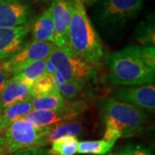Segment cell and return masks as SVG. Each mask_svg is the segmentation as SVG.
Wrapping results in <instances>:
<instances>
[{"instance_id":"6da1fadb","label":"cell","mask_w":155,"mask_h":155,"mask_svg":"<svg viewBox=\"0 0 155 155\" xmlns=\"http://www.w3.org/2000/svg\"><path fill=\"white\" fill-rule=\"evenodd\" d=\"M104 63L113 84L133 86L154 82V47L127 46L108 54Z\"/></svg>"},{"instance_id":"7a4b0ae2","label":"cell","mask_w":155,"mask_h":155,"mask_svg":"<svg viewBox=\"0 0 155 155\" xmlns=\"http://www.w3.org/2000/svg\"><path fill=\"white\" fill-rule=\"evenodd\" d=\"M69 48L84 61L94 67L103 66L104 51L99 35L90 20L82 0H71Z\"/></svg>"},{"instance_id":"3957f363","label":"cell","mask_w":155,"mask_h":155,"mask_svg":"<svg viewBox=\"0 0 155 155\" xmlns=\"http://www.w3.org/2000/svg\"><path fill=\"white\" fill-rule=\"evenodd\" d=\"M104 122H109L119 130L122 138L134 136L145 128L148 116L136 106L108 97L102 103Z\"/></svg>"},{"instance_id":"277c9868","label":"cell","mask_w":155,"mask_h":155,"mask_svg":"<svg viewBox=\"0 0 155 155\" xmlns=\"http://www.w3.org/2000/svg\"><path fill=\"white\" fill-rule=\"evenodd\" d=\"M51 127H37L23 119L17 120L0 130V148L4 155H11L21 150L46 147L45 135Z\"/></svg>"},{"instance_id":"5b68a950","label":"cell","mask_w":155,"mask_h":155,"mask_svg":"<svg viewBox=\"0 0 155 155\" xmlns=\"http://www.w3.org/2000/svg\"><path fill=\"white\" fill-rule=\"evenodd\" d=\"M144 0H102L95 11L96 21L102 28L117 31L139 15Z\"/></svg>"},{"instance_id":"8992f818","label":"cell","mask_w":155,"mask_h":155,"mask_svg":"<svg viewBox=\"0 0 155 155\" xmlns=\"http://www.w3.org/2000/svg\"><path fill=\"white\" fill-rule=\"evenodd\" d=\"M48 60L54 66L56 70L62 74L66 82H88L89 80L97 77L95 67L80 59L70 49V48H60L54 47Z\"/></svg>"},{"instance_id":"52a82bcc","label":"cell","mask_w":155,"mask_h":155,"mask_svg":"<svg viewBox=\"0 0 155 155\" xmlns=\"http://www.w3.org/2000/svg\"><path fill=\"white\" fill-rule=\"evenodd\" d=\"M54 47L51 42L31 41L26 42L11 59L2 62V65L13 76L35 61L48 59Z\"/></svg>"},{"instance_id":"ba28073f","label":"cell","mask_w":155,"mask_h":155,"mask_svg":"<svg viewBox=\"0 0 155 155\" xmlns=\"http://www.w3.org/2000/svg\"><path fill=\"white\" fill-rule=\"evenodd\" d=\"M84 103L80 100L67 102V107L59 110H32L22 119L37 127H54L76 119L84 108Z\"/></svg>"},{"instance_id":"9c48e42d","label":"cell","mask_w":155,"mask_h":155,"mask_svg":"<svg viewBox=\"0 0 155 155\" xmlns=\"http://www.w3.org/2000/svg\"><path fill=\"white\" fill-rule=\"evenodd\" d=\"M113 98L133 104L141 110L154 111V84L124 86L116 90L113 93Z\"/></svg>"},{"instance_id":"30bf717a","label":"cell","mask_w":155,"mask_h":155,"mask_svg":"<svg viewBox=\"0 0 155 155\" xmlns=\"http://www.w3.org/2000/svg\"><path fill=\"white\" fill-rule=\"evenodd\" d=\"M31 14L28 0H0V28H14L28 23Z\"/></svg>"},{"instance_id":"8fae6325","label":"cell","mask_w":155,"mask_h":155,"mask_svg":"<svg viewBox=\"0 0 155 155\" xmlns=\"http://www.w3.org/2000/svg\"><path fill=\"white\" fill-rule=\"evenodd\" d=\"M50 11L54 26V46L60 48H69L68 30L71 22V0H52Z\"/></svg>"},{"instance_id":"7c38bea8","label":"cell","mask_w":155,"mask_h":155,"mask_svg":"<svg viewBox=\"0 0 155 155\" xmlns=\"http://www.w3.org/2000/svg\"><path fill=\"white\" fill-rule=\"evenodd\" d=\"M30 22L14 28H0V63L16 54L27 42Z\"/></svg>"},{"instance_id":"4fadbf2b","label":"cell","mask_w":155,"mask_h":155,"mask_svg":"<svg viewBox=\"0 0 155 155\" xmlns=\"http://www.w3.org/2000/svg\"><path fill=\"white\" fill-rule=\"evenodd\" d=\"M32 41L51 42L54 45V26L50 8L45 10L30 24Z\"/></svg>"},{"instance_id":"5bb4252c","label":"cell","mask_w":155,"mask_h":155,"mask_svg":"<svg viewBox=\"0 0 155 155\" xmlns=\"http://www.w3.org/2000/svg\"><path fill=\"white\" fill-rule=\"evenodd\" d=\"M31 97V86L11 76L0 94L2 108Z\"/></svg>"},{"instance_id":"9a60e30c","label":"cell","mask_w":155,"mask_h":155,"mask_svg":"<svg viewBox=\"0 0 155 155\" xmlns=\"http://www.w3.org/2000/svg\"><path fill=\"white\" fill-rule=\"evenodd\" d=\"M32 110L31 97L3 108L0 112V130L6 129L13 122L22 119Z\"/></svg>"},{"instance_id":"2e32d148","label":"cell","mask_w":155,"mask_h":155,"mask_svg":"<svg viewBox=\"0 0 155 155\" xmlns=\"http://www.w3.org/2000/svg\"><path fill=\"white\" fill-rule=\"evenodd\" d=\"M84 133V127L78 122H63L54 126L48 130L45 139L48 143L67 137H78Z\"/></svg>"},{"instance_id":"e0dca14e","label":"cell","mask_w":155,"mask_h":155,"mask_svg":"<svg viewBox=\"0 0 155 155\" xmlns=\"http://www.w3.org/2000/svg\"><path fill=\"white\" fill-rule=\"evenodd\" d=\"M31 104L33 110H59L67 107V102L56 90L49 94L31 97Z\"/></svg>"},{"instance_id":"ac0fdd59","label":"cell","mask_w":155,"mask_h":155,"mask_svg":"<svg viewBox=\"0 0 155 155\" xmlns=\"http://www.w3.org/2000/svg\"><path fill=\"white\" fill-rule=\"evenodd\" d=\"M45 61L46 60H41L34 62L28 65V67L23 68L22 71L17 72V74L13 75V77L31 86L37 79L47 73Z\"/></svg>"},{"instance_id":"d6986e66","label":"cell","mask_w":155,"mask_h":155,"mask_svg":"<svg viewBox=\"0 0 155 155\" xmlns=\"http://www.w3.org/2000/svg\"><path fill=\"white\" fill-rule=\"evenodd\" d=\"M115 143L105 140H83L78 142V153L91 155H105L110 153Z\"/></svg>"},{"instance_id":"ffe728a7","label":"cell","mask_w":155,"mask_h":155,"mask_svg":"<svg viewBox=\"0 0 155 155\" xmlns=\"http://www.w3.org/2000/svg\"><path fill=\"white\" fill-rule=\"evenodd\" d=\"M154 29L153 16L140 22L135 31L136 41L144 47H154Z\"/></svg>"},{"instance_id":"44dd1931","label":"cell","mask_w":155,"mask_h":155,"mask_svg":"<svg viewBox=\"0 0 155 155\" xmlns=\"http://www.w3.org/2000/svg\"><path fill=\"white\" fill-rule=\"evenodd\" d=\"M78 140L77 137H67L52 142L49 155H75L77 153Z\"/></svg>"},{"instance_id":"7402d4cb","label":"cell","mask_w":155,"mask_h":155,"mask_svg":"<svg viewBox=\"0 0 155 155\" xmlns=\"http://www.w3.org/2000/svg\"><path fill=\"white\" fill-rule=\"evenodd\" d=\"M86 83L84 81H69L58 84V91L66 102H72L77 100L84 94Z\"/></svg>"},{"instance_id":"603a6c76","label":"cell","mask_w":155,"mask_h":155,"mask_svg":"<svg viewBox=\"0 0 155 155\" xmlns=\"http://www.w3.org/2000/svg\"><path fill=\"white\" fill-rule=\"evenodd\" d=\"M57 87L58 84L54 81L53 77L46 73L44 76L40 78L31 85V97L49 94L58 90Z\"/></svg>"},{"instance_id":"cb8c5ba5","label":"cell","mask_w":155,"mask_h":155,"mask_svg":"<svg viewBox=\"0 0 155 155\" xmlns=\"http://www.w3.org/2000/svg\"><path fill=\"white\" fill-rule=\"evenodd\" d=\"M122 138V134L115 126L109 122H105V130L104 134V140L116 144V140Z\"/></svg>"},{"instance_id":"d4e9b609","label":"cell","mask_w":155,"mask_h":155,"mask_svg":"<svg viewBox=\"0 0 155 155\" xmlns=\"http://www.w3.org/2000/svg\"><path fill=\"white\" fill-rule=\"evenodd\" d=\"M11 155H49V153H48V149L43 147H35V148L21 150Z\"/></svg>"},{"instance_id":"484cf974","label":"cell","mask_w":155,"mask_h":155,"mask_svg":"<svg viewBox=\"0 0 155 155\" xmlns=\"http://www.w3.org/2000/svg\"><path fill=\"white\" fill-rule=\"evenodd\" d=\"M131 155H153L148 148L140 145H129L127 147Z\"/></svg>"},{"instance_id":"4316f807","label":"cell","mask_w":155,"mask_h":155,"mask_svg":"<svg viewBox=\"0 0 155 155\" xmlns=\"http://www.w3.org/2000/svg\"><path fill=\"white\" fill-rule=\"evenodd\" d=\"M11 76L12 75L11 73L7 72L5 68L3 67L2 63H0V94L2 93L3 90L5 89L6 84Z\"/></svg>"},{"instance_id":"83f0119b","label":"cell","mask_w":155,"mask_h":155,"mask_svg":"<svg viewBox=\"0 0 155 155\" xmlns=\"http://www.w3.org/2000/svg\"><path fill=\"white\" fill-rule=\"evenodd\" d=\"M121 155H131V153H130V152H129V150L127 149V147H126L124 149L122 150V152L120 153Z\"/></svg>"},{"instance_id":"f1b7e54d","label":"cell","mask_w":155,"mask_h":155,"mask_svg":"<svg viewBox=\"0 0 155 155\" xmlns=\"http://www.w3.org/2000/svg\"><path fill=\"white\" fill-rule=\"evenodd\" d=\"M97 0H85V2L88 4V5H91V4H93L95 2H97Z\"/></svg>"},{"instance_id":"f546056e","label":"cell","mask_w":155,"mask_h":155,"mask_svg":"<svg viewBox=\"0 0 155 155\" xmlns=\"http://www.w3.org/2000/svg\"><path fill=\"white\" fill-rule=\"evenodd\" d=\"M105 155H121L120 153H114V152H110V153H108L107 154Z\"/></svg>"},{"instance_id":"4dcf8cb0","label":"cell","mask_w":155,"mask_h":155,"mask_svg":"<svg viewBox=\"0 0 155 155\" xmlns=\"http://www.w3.org/2000/svg\"><path fill=\"white\" fill-rule=\"evenodd\" d=\"M0 155H4V153H3V151L1 150V148H0Z\"/></svg>"},{"instance_id":"1f68e13d","label":"cell","mask_w":155,"mask_h":155,"mask_svg":"<svg viewBox=\"0 0 155 155\" xmlns=\"http://www.w3.org/2000/svg\"><path fill=\"white\" fill-rule=\"evenodd\" d=\"M38 1H41V2H48V0H38Z\"/></svg>"},{"instance_id":"d6a6232c","label":"cell","mask_w":155,"mask_h":155,"mask_svg":"<svg viewBox=\"0 0 155 155\" xmlns=\"http://www.w3.org/2000/svg\"><path fill=\"white\" fill-rule=\"evenodd\" d=\"M2 110H3V108H2V106H1V104H0V112H1Z\"/></svg>"}]
</instances>
